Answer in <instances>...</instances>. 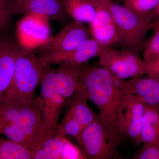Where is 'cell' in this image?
Instances as JSON below:
<instances>
[{"mask_svg": "<svg viewBox=\"0 0 159 159\" xmlns=\"http://www.w3.org/2000/svg\"><path fill=\"white\" fill-rule=\"evenodd\" d=\"M81 91L99 111V119L119 145L123 141L119 128L122 103L129 94L125 80L114 76L102 67L88 62L81 67L77 90Z\"/></svg>", "mask_w": 159, "mask_h": 159, "instance_id": "1", "label": "cell"}, {"mask_svg": "<svg viewBox=\"0 0 159 159\" xmlns=\"http://www.w3.org/2000/svg\"><path fill=\"white\" fill-rule=\"evenodd\" d=\"M52 69L42 64L33 48L21 45L11 85L0 102L14 106L30 102L34 98L37 86Z\"/></svg>", "mask_w": 159, "mask_h": 159, "instance_id": "2", "label": "cell"}, {"mask_svg": "<svg viewBox=\"0 0 159 159\" xmlns=\"http://www.w3.org/2000/svg\"><path fill=\"white\" fill-rule=\"evenodd\" d=\"M90 1L105 8L110 13L118 31L117 44L124 50L139 54L142 52L147 32L153 28L155 11L141 14L112 0Z\"/></svg>", "mask_w": 159, "mask_h": 159, "instance_id": "3", "label": "cell"}, {"mask_svg": "<svg viewBox=\"0 0 159 159\" xmlns=\"http://www.w3.org/2000/svg\"><path fill=\"white\" fill-rule=\"evenodd\" d=\"M99 57L101 66L122 80L155 74L137 52L103 47Z\"/></svg>", "mask_w": 159, "mask_h": 159, "instance_id": "4", "label": "cell"}, {"mask_svg": "<svg viewBox=\"0 0 159 159\" xmlns=\"http://www.w3.org/2000/svg\"><path fill=\"white\" fill-rule=\"evenodd\" d=\"M76 140L85 159L119 158L117 149L119 145L108 133L99 116L83 129Z\"/></svg>", "mask_w": 159, "mask_h": 159, "instance_id": "5", "label": "cell"}, {"mask_svg": "<svg viewBox=\"0 0 159 159\" xmlns=\"http://www.w3.org/2000/svg\"><path fill=\"white\" fill-rule=\"evenodd\" d=\"M40 98L42 116L47 130V138L55 136L57 133L58 119L67 99L57 88L55 70L52 69L44 77L41 83Z\"/></svg>", "mask_w": 159, "mask_h": 159, "instance_id": "6", "label": "cell"}, {"mask_svg": "<svg viewBox=\"0 0 159 159\" xmlns=\"http://www.w3.org/2000/svg\"><path fill=\"white\" fill-rule=\"evenodd\" d=\"M91 35L89 28L74 20L68 23L57 34L33 50L39 56L45 54H64L74 51Z\"/></svg>", "mask_w": 159, "mask_h": 159, "instance_id": "7", "label": "cell"}, {"mask_svg": "<svg viewBox=\"0 0 159 159\" xmlns=\"http://www.w3.org/2000/svg\"><path fill=\"white\" fill-rule=\"evenodd\" d=\"M15 123L29 139L34 153L41 148L47 138V130L43 118L39 97L21 105L18 118Z\"/></svg>", "mask_w": 159, "mask_h": 159, "instance_id": "8", "label": "cell"}, {"mask_svg": "<svg viewBox=\"0 0 159 159\" xmlns=\"http://www.w3.org/2000/svg\"><path fill=\"white\" fill-rule=\"evenodd\" d=\"M145 103L134 94L126 95L122 103L119 128L124 139H128L136 146L142 144L141 129Z\"/></svg>", "mask_w": 159, "mask_h": 159, "instance_id": "9", "label": "cell"}, {"mask_svg": "<svg viewBox=\"0 0 159 159\" xmlns=\"http://www.w3.org/2000/svg\"><path fill=\"white\" fill-rule=\"evenodd\" d=\"M29 15L39 16L61 24L70 17L62 0H16L14 16Z\"/></svg>", "mask_w": 159, "mask_h": 159, "instance_id": "10", "label": "cell"}, {"mask_svg": "<svg viewBox=\"0 0 159 159\" xmlns=\"http://www.w3.org/2000/svg\"><path fill=\"white\" fill-rule=\"evenodd\" d=\"M103 46L96 39L89 38L74 51L64 54H45L39 56L43 65L70 63L83 65L94 57H99Z\"/></svg>", "mask_w": 159, "mask_h": 159, "instance_id": "11", "label": "cell"}, {"mask_svg": "<svg viewBox=\"0 0 159 159\" xmlns=\"http://www.w3.org/2000/svg\"><path fill=\"white\" fill-rule=\"evenodd\" d=\"M20 46L17 40L4 33L0 38V101L11 85Z\"/></svg>", "mask_w": 159, "mask_h": 159, "instance_id": "12", "label": "cell"}, {"mask_svg": "<svg viewBox=\"0 0 159 159\" xmlns=\"http://www.w3.org/2000/svg\"><path fill=\"white\" fill-rule=\"evenodd\" d=\"M93 20L89 24L91 35L101 45L112 47L117 44L118 31L114 20L108 10L99 5Z\"/></svg>", "mask_w": 159, "mask_h": 159, "instance_id": "13", "label": "cell"}, {"mask_svg": "<svg viewBox=\"0 0 159 159\" xmlns=\"http://www.w3.org/2000/svg\"><path fill=\"white\" fill-rule=\"evenodd\" d=\"M129 94L139 96L145 105L159 112V75L156 74L125 80Z\"/></svg>", "mask_w": 159, "mask_h": 159, "instance_id": "14", "label": "cell"}, {"mask_svg": "<svg viewBox=\"0 0 159 159\" xmlns=\"http://www.w3.org/2000/svg\"><path fill=\"white\" fill-rule=\"evenodd\" d=\"M82 65L64 64L55 70L57 90L67 100L70 99L77 90Z\"/></svg>", "mask_w": 159, "mask_h": 159, "instance_id": "15", "label": "cell"}, {"mask_svg": "<svg viewBox=\"0 0 159 159\" xmlns=\"http://www.w3.org/2000/svg\"><path fill=\"white\" fill-rule=\"evenodd\" d=\"M88 100L85 94L77 89L69 101L67 111L79 122L83 129L93 122L98 116L91 109Z\"/></svg>", "mask_w": 159, "mask_h": 159, "instance_id": "16", "label": "cell"}, {"mask_svg": "<svg viewBox=\"0 0 159 159\" xmlns=\"http://www.w3.org/2000/svg\"><path fill=\"white\" fill-rule=\"evenodd\" d=\"M142 146L159 143V112L146 106L141 129Z\"/></svg>", "mask_w": 159, "mask_h": 159, "instance_id": "17", "label": "cell"}, {"mask_svg": "<svg viewBox=\"0 0 159 159\" xmlns=\"http://www.w3.org/2000/svg\"><path fill=\"white\" fill-rule=\"evenodd\" d=\"M67 14L74 20L90 24L97 13V7L90 0H62Z\"/></svg>", "mask_w": 159, "mask_h": 159, "instance_id": "18", "label": "cell"}, {"mask_svg": "<svg viewBox=\"0 0 159 159\" xmlns=\"http://www.w3.org/2000/svg\"><path fill=\"white\" fill-rule=\"evenodd\" d=\"M67 140L66 136L58 134L46 139L41 148L34 152L33 159H61L64 146Z\"/></svg>", "mask_w": 159, "mask_h": 159, "instance_id": "19", "label": "cell"}, {"mask_svg": "<svg viewBox=\"0 0 159 159\" xmlns=\"http://www.w3.org/2000/svg\"><path fill=\"white\" fill-rule=\"evenodd\" d=\"M33 152L9 139L0 138V159H32Z\"/></svg>", "mask_w": 159, "mask_h": 159, "instance_id": "20", "label": "cell"}, {"mask_svg": "<svg viewBox=\"0 0 159 159\" xmlns=\"http://www.w3.org/2000/svg\"><path fill=\"white\" fill-rule=\"evenodd\" d=\"M153 33L148 40H145L142 48V58L150 66L159 58V19L155 20Z\"/></svg>", "mask_w": 159, "mask_h": 159, "instance_id": "21", "label": "cell"}, {"mask_svg": "<svg viewBox=\"0 0 159 159\" xmlns=\"http://www.w3.org/2000/svg\"><path fill=\"white\" fill-rule=\"evenodd\" d=\"M0 134L5 135L12 142L33 152L31 142L16 123H7L0 125Z\"/></svg>", "mask_w": 159, "mask_h": 159, "instance_id": "22", "label": "cell"}, {"mask_svg": "<svg viewBox=\"0 0 159 159\" xmlns=\"http://www.w3.org/2000/svg\"><path fill=\"white\" fill-rule=\"evenodd\" d=\"M82 126L68 111L57 127V134L77 139L83 130Z\"/></svg>", "mask_w": 159, "mask_h": 159, "instance_id": "23", "label": "cell"}, {"mask_svg": "<svg viewBox=\"0 0 159 159\" xmlns=\"http://www.w3.org/2000/svg\"><path fill=\"white\" fill-rule=\"evenodd\" d=\"M16 0H0V31L5 32L11 26Z\"/></svg>", "mask_w": 159, "mask_h": 159, "instance_id": "24", "label": "cell"}, {"mask_svg": "<svg viewBox=\"0 0 159 159\" xmlns=\"http://www.w3.org/2000/svg\"><path fill=\"white\" fill-rule=\"evenodd\" d=\"M123 5L141 14H148L155 11L159 0H122Z\"/></svg>", "mask_w": 159, "mask_h": 159, "instance_id": "25", "label": "cell"}, {"mask_svg": "<svg viewBox=\"0 0 159 159\" xmlns=\"http://www.w3.org/2000/svg\"><path fill=\"white\" fill-rule=\"evenodd\" d=\"M134 159H159V143L156 145L142 146L135 154Z\"/></svg>", "mask_w": 159, "mask_h": 159, "instance_id": "26", "label": "cell"}, {"mask_svg": "<svg viewBox=\"0 0 159 159\" xmlns=\"http://www.w3.org/2000/svg\"><path fill=\"white\" fill-rule=\"evenodd\" d=\"M149 66L155 74L159 75V58L157 59L152 64Z\"/></svg>", "mask_w": 159, "mask_h": 159, "instance_id": "27", "label": "cell"}, {"mask_svg": "<svg viewBox=\"0 0 159 159\" xmlns=\"http://www.w3.org/2000/svg\"><path fill=\"white\" fill-rule=\"evenodd\" d=\"M155 13L156 15V16H157L158 19H159V3L158 6H157L156 9H155Z\"/></svg>", "mask_w": 159, "mask_h": 159, "instance_id": "28", "label": "cell"}, {"mask_svg": "<svg viewBox=\"0 0 159 159\" xmlns=\"http://www.w3.org/2000/svg\"><path fill=\"white\" fill-rule=\"evenodd\" d=\"M3 33H4V32H1V31H0V38H1V36H2V34Z\"/></svg>", "mask_w": 159, "mask_h": 159, "instance_id": "29", "label": "cell"}, {"mask_svg": "<svg viewBox=\"0 0 159 159\" xmlns=\"http://www.w3.org/2000/svg\"><path fill=\"white\" fill-rule=\"evenodd\" d=\"M1 31V32H2V31Z\"/></svg>", "mask_w": 159, "mask_h": 159, "instance_id": "30", "label": "cell"}]
</instances>
